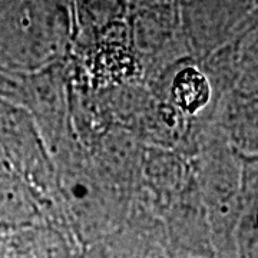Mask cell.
<instances>
[{
    "instance_id": "obj_1",
    "label": "cell",
    "mask_w": 258,
    "mask_h": 258,
    "mask_svg": "<svg viewBox=\"0 0 258 258\" xmlns=\"http://www.w3.org/2000/svg\"><path fill=\"white\" fill-rule=\"evenodd\" d=\"M172 95L179 108L194 113L210 101V85L200 71L186 68L176 75L172 85Z\"/></svg>"
}]
</instances>
